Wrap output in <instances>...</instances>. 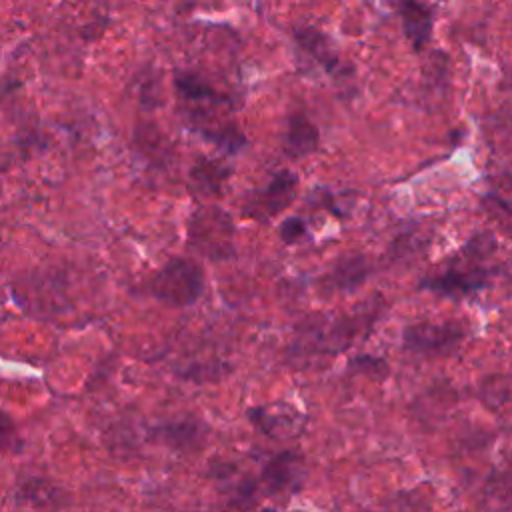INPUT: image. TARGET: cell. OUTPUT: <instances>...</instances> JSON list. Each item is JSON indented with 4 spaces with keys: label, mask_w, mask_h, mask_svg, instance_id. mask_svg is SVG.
Returning a JSON list of instances; mask_svg holds the SVG:
<instances>
[{
    "label": "cell",
    "mask_w": 512,
    "mask_h": 512,
    "mask_svg": "<svg viewBox=\"0 0 512 512\" xmlns=\"http://www.w3.org/2000/svg\"><path fill=\"white\" fill-rule=\"evenodd\" d=\"M384 300L374 294L372 300L360 302L348 314L314 312L302 318L294 328V340L288 346L290 356H338L346 352L356 338L368 336L378 322Z\"/></svg>",
    "instance_id": "6da1fadb"
},
{
    "label": "cell",
    "mask_w": 512,
    "mask_h": 512,
    "mask_svg": "<svg viewBox=\"0 0 512 512\" xmlns=\"http://www.w3.org/2000/svg\"><path fill=\"white\" fill-rule=\"evenodd\" d=\"M498 250V240L492 232L472 234L464 246L446 260V268L438 274L424 276L418 282V290H428L444 298H466L488 286L490 278L498 272V266L486 264Z\"/></svg>",
    "instance_id": "7a4b0ae2"
},
{
    "label": "cell",
    "mask_w": 512,
    "mask_h": 512,
    "mask_svg": "<svg viewBox=\"0 0 512 512\" xmlns=\"http://www.w3.org/2000/svg\"><path fill=\"white\" fill-rule=\"evenodd\" d=\"M204 288L206 278L202 266L192 258L172 256L144 282L142 290L164 306L186 308L198 302Z\"/></svg>",
    "instance_id": "3957f363"
},
{
    "label": "cell",
    "mask_w": 512,
    "mask_h": 512,
    "mask_svg": "<svg viewBox=\"0 0 512 512\" xmlns=\"http://www.w3.org/2000/svg\"><path fill=\"white\" fill-rule=\"evenodd\" d=\"M234 222L218 206H200L188 224V244L194 252L210 260H226L236 254Z\"/></svg>",
    "instance_id": "277c9868"
},
{
    "label": "cell",
    "mask_w": 512,
    "mask_h": 512,
    "mask_svg": "<svg viewBox=\"0 0 512 512\" xmlns=\"http://www.w3.org/2000/svg\"><path fill=\"white\" fill-rule=\"evenodd\" d=\"M468 336L470 328L464 320L414 322L402 330V346L416 356L440 358L456 352Z\"/></svg>",
    "instance_id": "5b68a950"
},
{
    "label": "cell",
    "mask_w": 512,
    "mask_h": 512,
    "mask_svg": "<svg viewBox=\"0 0 512 512\" xmlns=\"http://www.w3.org/2000/svg\"><path fill=\"white\" fill-rule=\"evenodd\" d=\"M298 176L292 170H278L272 174L266 186L246 194L242 204V214L256 220H270L284 212L296 198Z\"/></svg>",
    "instance_id": "8992f818"
},
{
    "label": "cell",
    "mask_w": 512,
    "mask_h": 512,
    "mask_svg": "<svg viewBox=\"0 0 512 512\" xmlns=\"http://www.w3.org/2000/svg\"><path fill=\"white\" fill-rule=\"evenodd\" d=\"M246 416L258 432L274 440L298 438L306 428V414L282 400L272 404L252 406L248 408Z\"/></svg>",
    "instance_id": "52a82bcc"
},
{
    "label": "cell",
    "mask_w": 512,
    "mask_h": 512,
    "mask_svg": "<svg viewBox=\"0 0 512 512\" xmlns=\"http://www.w3.org/2000/svg\"><path fill=\"white\" fill-rule=\"evenodd\" d=\"M306 480V460L300 452L282 450L262 466L260 482L268 494H296Z\"/></svg>",
    "instance_id": "ba28073f"
},
{
    "label": "cell",
    "mask_w": 512,
    "mask_h": 512,
    "mask_svg": "<svg viewBox=\"0 0 512 512\" xmlns=\"http://www.w3.org/2000/svg\"><path fill=\"white\" fill-rule=\"evenodd\" d=\"M292 38L298 50L304 52L310 60H314L316 66H320L328 76L344 78L352 72V68L340 60V54L332 44L330 36L320 28L310 24H298L292 28Z\"/></svg>",
    "instance_id": "9c48e42d"
},
{
    "label": "cell",
    "mask_w": 512,
    "mask_h": 512,
    "mask_svg": "<svg viewBox=\"0 0 512 512\" xmlns=\"http://www.w3.org/2000/svg\"><path fill=\"white\" fill-rule=\"evenodd\" d=\"M150 436H152V440L160 442L162 446H166L174 452L188 454V452L200 450L206 444L208 426L202 420H198L196 416H186V418L156 424L150 430Z\"/></svg>",
    "instance_id": "30bf717a"
},
{
    "label": "cell",
    "mask_w": 512,
    "mask_h": 512,
    "mask_svg": "<svg viewBox=\"0 0 512 512\" xmlns=\"http://www.w3.org/2000/svg\"><path fill=\"white\" fill-rule=\"evenodd\" d=\"M374 272V264L366 254H342L332 268L322 276V290L330 292H352L362 286Z\"/></svg>",
    "instance_id": "8fae6325"
},
{
    "label": "cell",
    "mask_w": 512,
    "mask_h": 512,
    "mask_svg": "<svg viewBox=\"0 0 512 512\" xmlns=\"http://www.w3.org/2000/svg\"><path fill=\"white\" fill-rule=\"evenodd\" d=\"M282 150L288 158H306L320 148V132L304 112H290L282 130Z\"/></svg>",
    "instance_id": "7c38bea8"
},
{
    "label": "cell",
    "mask_w": 512,
    "mask_h": 512,
    "mask_svg": "<svg viewBox=\"0 0 512 512\" xmlns=\"http://www.w3.org/2000/svg\"><path fill=\"white\" fill-rule=\"evenodd\" d=\"M232 174V166L222 158L198 156L188 172L190 192L196 196H218Z\"/></svg>",
    "instance_id": "4fadbf2b"
},
{
    "label": "cell",
    "mask_w": 512,
    "mask_h": 512,
    "mask_svg": "<svg viewBox=\"0 0 512 512\" xmlns=\"http://www.w3.org/2000/svg\"><path fill=\"white\" fill-rule=\"evenodd\" d=\"M400 20H402V30L406 38L410 40L412 48L416 52H422L426 44L432 40V30H434V10L428 4L422 2H410L404 0L396 6Z\"/></svg>",
    "instance_id": "5bb4252c"
},
{
    "label": "cell",
    "mask_w": 512,
    "mask_h": 512,
    "mask_svg": "<svg viewBox=\"0 0 512 512\" xmlns=\"http://www.w3.org/2000/svg\"><path fill=\"white\" fill-rule=\"evenodd\" d=\"M172 84L176 92L190 102H208L214 106H226L230 102V96H226L224 92H218L210 82H206L200 74L192 70H184V68L174 70Z\"/></svg>",
    "instance_id": "9a60e30c"
},
{
    "label": "cell",
    "mask_w": 512,
    "mask_h": 512,
    "mask_svg": "<svg viewBox=\"0 0 512 512\" xmlns=\"http://www.w3.org/2000/svg\"><path fill=\"white\" fill-rule=\"evenodd\" d=\"M192 130H196L204 140H208L214 146H220L226 154H238L244 144L246 136L238 128L236 122H224V124H194Z\"/></svg>",
    "instance_id": "2e32d148"
},
{
    "label": "cell",
    "mask_w": 512,
    "mask_h": 512,
    "mask_svg": "<svg viewBox=\"0 0 512 512\" xmlns=\"http://www.w3.org/2000/svg\"><path fill=\"white\" fill-rule=\"evenodd\" d=\"M348 372L362 374V376H368L372 380H384V378L390 376V364L380 356L358 354V356L350 358Z\"/></svg>",
    "instance_id": "e0dca14e"
},
{
    "label": "cell",
    "mask_w": 512,
    "mask_h": 512,
    "mask_svg": "<svg viewBox=\"0 0 512 512\" xmlns=\"http://www.w3.org/2000/svg\"><path fill=\"white\" fill-rule=\"evenodd\" d=\"M306 220L300 216H288L280 222L278 226V234L282 238L284 244H294L298 242L302 236H306Z\"/></svg>",
    "instance_id": "ac0fdd59"
},
{
    "label": "cell",
    "mask_w": 512,
    "mask_h": 512,
    "mask_svg": "<svg viewBox=\"0 0 512 512\" xmlns=\"http://www.w3.org/2000/svg\"><path fill=\"white\" fill-rule=\"evenodd\" d=\"M12 434H14V428H12L10 418L0 412V450H4L10 444Z\"/></svg>",
    "instance_id": "d6986e66"
},
{
    "label": "cell",
    "mask_w": 512,
    "mask_h": 512,
    "mask_svg": "<svg viewBox=\"0 0 512 512\" xmlns=\"http://www.w3.org/2000/svg\"><path fill=\"white\" fill-rule=\"evenodd\" d=\"M258 512H276L274 508H262V510H258Z\"/></svg>",
    "instance_id": "ffe728a7"
}]
</instances>
